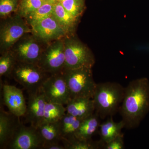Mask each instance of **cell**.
Wrapping results in <instances>:
<instances>
[{
	"label": "cell",
	"instance_id": "cell-5",
	"mask_svg": "<svg viewBox=\"0 0 149 149\" xmlns=\"http://www.w3.org/2000/svg\"><path fill=\"white\" fill-rule=\"evenodd\" d=\"M32 33L31 27L22 17L16 13L1 19L0 54L10 50L22 36Z\"/></svg>",
	"mask_w": 149,
	"mask_h": 149
},
{
	"label": "cell",
	"instance_id": "cell-11",
	"mask_svg": "<svg viewBox=\"0 0 149 149\" xmlns=\"http://www.w3.org/2000/svg\"><path fill=\"white\" fill-rule=\"evenodd\" d=\"M30 27L32 34L47 43L63 39L67 36L66 33L53 14Z\"/></svg>",
	"mask_w": 149,
	"mask_h": 149
},
{
	"label": "cell",
	"instance_id": "cell-23",
	"mask_svg": "<svg viewBox=\"0 0 149 149\" xmlns=\"http://www.w3.org/2000/svg\"><path fill=\"white\" fill-rule=\"evenodd\" d=\"M65 149H98L103 148L104 144L100 141L82 140L76 137L69 140L61 141Z\"/></svg>",
	"mask_w": 149,
	"mask_h": 149
},
{
	"label": "cell",
	"instance_id": "cell-2",
	"mask_svg": "<svg viewBox=\"0 0 149 149\" xmlns=\"http://www.w3.org/2000/svg\"><path fill=\"white\" fill-rule=\"evenodd\" d=\"M125 88L116 82L97 83L93 99L95 112L100 118L112 117L119 109Z\"/></svg>",
	"mask_w": 149,
	"mask_h": 149
},
{
	"label": "cell",
	"instance_id": "cell-28",
	"mask_svg": "<svg viewBox=\"0 0 149 149\" xmlns=\"http://www.w3.org/2000/svg\"><path fill=\"white\" fill-rule=\"evenodd\" d=\"M125 148L123 135L121 133L113 140L104 145L103 149H123Z\"/></svg>",
	"mask_w": 149,
	"mask_h": 149
},
{
	"label": "cell",
	"instance_id": "cell-20",
	"mask_svg": "<svg viewBox=\"0 0 149 149\" xmlns=\"http://www.w3.org/2000/svg\"><path fill=\"white\" fill-rule=\"evenodd\" d=\"M83 119L66 113L59 121L62 140H69L75 137V134Z\"/></svg>",
	"mask_w": 149,
	"mask_h": 149
},
{
	"label": "cell",
	"instance_id": "cell-10",
	"mask_svg": "<svg viewBox=\"0 0 149 149\" xmlns=\"http://www.w3.org/2000/svg\"><path fill=\"white\" fill-rule=\"evenodd\" d=\"M44 145L45 141L38 128L31 125L26 126L21 123L6 149H42Z\"/></svg>",
	"mask_w": 149,
	"mask_h": 149
},
{
	"label": "cell",
	"instance_id": "cell-27",
	"mask_svg": "<svg viewBox=\"0 0 149 149\" xmlns=\"http://www.w3.org/2000/svg\"><path fill=\"white\" fill-rule=\"evenodd\" d=\"M20 0H0V17L6 18L16 13Z\"/></svg>",
	"mask_w": 149,
	"mask_h": 149
},
{
	"label": "cell",
	"instance_id": "cell-8",
	"mask_svg": "<svg viewBox=\"0 0 149 149\" xmlns=\"http://www.w3.org/2000/svg\"><path fill=\"white\" fill-rule=\"evenodd\" d=\"M63 39L49 43L38 61V66L48 74L62 72L65 66Z\"/></svg>",
	"mask_w": 149,
	"mask_h": 149
},
{
	"label": "cell",
	"instance_id": "cell-16",
	"mask_svg": "<svg viewBox=\"0 0 149 149\" xmlns=\"http://www.w3.org/2000/svg\"><path fill=\"white\" fill-rule=\"evenodd\" d=\"M53 15L66 33L67 36L75 35L80 19L71 15L64 8L60 2L55 3Z\"/></svg>",
	"mask_w": 149,
	"mask_h": 149
},
{
	"label": "cell",
	"instance_id": "cell-7",
	"mask_svg": "<svg viewBox=\"0 0 149 149\" xmlns=\"http://www.w3.org/2000/svg\"><path fill=\"white\" fill-rule=\"evenodd\" d=\"M48 44L32 33H27L22 36L10 50L17 62L37 64Z\"/></svg>",
	"mask_w": 149,
	"mask_h": 149
},
{
	"label": "cell",
	"instance_id": "cell-19",
	"mask_svg": "<svg viewBox=\"0 0 149 149\" xmlns=\"http://www.w3.org/2000/svg\"><path fill=\"white\" fill-rule=\"evenodd\" d=\"M37 128L45 141L44 146L61 142L62 139L59 121L43 123L39 125Z\"/></svg>",
	"mask_w": 149,
	"mask_h": 149
},
{
	"label": "cell",
	"instance_id": "cell-18",
	"mask_svg": "<svg viewBox=\"0 0 149 149\" xmlns=\"http://www.w3.org/2000/svg\"><path fill=\"white\" fill-rule=\"evenodd\" d=\"M124 128H125V124L123 120L115 122L113 120L112 117H110L106 121L100 125V141L104 145L109 143L121 134V130Z\"/></svg>",
	"mask_w": 149,
	"mask_h": 149
},
{
	"label": "cell",
	"instance_id": "cell-25",
	"mask_svg": "<svg viewBox=\"0 0 149 149\" xmlns=\"http://www.w3.org/2000/svg\"><path fill=\"white\" fill-rule=\"evenodd\" d=\"M61 3L64 8L77 19H80L86 8L85 0H64Z\"/></svg>",
	"mask_w": 149,
	"mask_h": 149
},
{
	"label": "cell",
	"instance_id": "cell-31",
	"mask_svg": "<svg viewBox=\"0 0 149 149\" xmlns=\"http://www.w3.org/2000/svg\"><path fill=\"white\" fill-rule=\"evenodd\" d=\"M53 3H55L58 2V0H51Z\"/></svg>",
	"mask_w": 149,
	"mask_h": 149
},
{
	"label": "cell",
	"instance_id": "cell-14",
	"mask_svg": "<svg viewBox=\"0 0 149 149\" xmlns=\"http://www.w3.org/2000/svg\"><path fill=\"white\" fill-rule=\"evenodd\" d=\"M19 118L1 107L0 111V149H6L8 145L21 123Z\"/></svg>",
	"mask_w": 149,
	"mask_h": 149
},
{
	"label": "cell",
	"instance_id": "cell-24",
	"mask_svg": "<svg viewBox=\"0 0 149 149\" xmlns=\"http://www.w3.org/2000/svg\"><path fill=\"white\" fill-rule=\"evenodd\" d=\"M0 57V76L11 78L17 61L11 50L2 54Z\"/></svg>",
	"mask_w": 149,
	"mask_h": 149
},
{
	"label": "cell",
	"instance_id": "cell-12",
	"mask_svg": "<svg viewBox=\"0 0 149 149\" xmlns=\"http://www.w3.org/2000/svg\"><path fill=\"white\" fill-rule=\"evenodd\" d=\"M27 93V110L24 116L25 121L37 128L43 122L47 101L41 89Z\"/></svg>",
	"mask_w": 149,
	"mask_h": 149
},
{
	"label": "cell",
	"instance_id": "cell-29",
	"mask_svg": "<svg viewBox=\"0 0 149 149\" xmlns=\"http://www.w3.org/2000/svg\"><path fill=\"white\" fill-rule=\"evenodd\" d=\"M44 149H65L64 145H61L59 143H55L49 144V145H46L44 146L42 148Z\"/></svg>",
	"mask_w": 149,
	"mask_h": 149
},
{
	"label": "cell",
	"instance_id": "cell-15",
	"mask_svg": "<svg viewBox=\"0 0 149 149\" xmlns=\"http://www.w3.org/2000/svg\"><path fill=\"white\" fill-rule=\"evenodd\" d=\"M65 108L67 113L83 120L91 116L95 111L93 99L88 98H71Z\"/></svg>",
	"mask_w": 149,
	"mask_h": 149
},
{
	"label": "cell",
	"instance_id": "cell-13",
	"mask_svg": "<svg viewBox=\"0 0 149 149\" xmlns=\"http://www.w3.org/2000/svg\"><path fill=\"white\" fill-rule=\"evenodd\" d=\"M3 102L9 111L19 117L24 116L27 110V104L21 89L14 85H3Z\"/></svg>",
	"mask_w": 149,
	"mask_h": 149
},
{
	"label": "cell",
	"instance_id": "cell-26",
	"mask_svg": "<svg viewBox=\"0 0 149 149\" xmlns=\"http://www.w3.org/2000/svg\"><path fill=\"white\" fill-rule=\"evenodd\" d=\"M44 3L42 0H20L16 13L24 18Z\"/></svg>",
	"mask_w": 149,
	"mask_h": 149
},
{
	"label": "cell",
	"instance_id": "cell-1",
	"mask_svg": "<svg viewBox=\"0 0 149 149\" xmlns=\"http://www.w3.org/2000/svg\"><path fill=\"white\" fill-rule=\"evenodd\" d=\"M119 111L125 128L134 129L139 126L149 111L148 78H138L128 83Z\"/></svg>",
	"mask_w": 149,
	"mask_h": 149
},
{
	"label": "cell",
	"instance_id": "cell-6",
	"mask_svg": "<svg viewBox=\"0 0 149 149\" xmlns=\"http://www.w3.org/2000/svg\"><path fill=\"white\" fill-rule=\"evenodd\" d=\"M50 75L43 71L37 64L17 62L11 78L29 93L41 89L43 83Z\"/></svg>",
	"mask_w": 149,
	"mask_h": 149
},
{
	"label": "cell",
	"instance_id": "cell-32",
	"mask_svg": "<svg viewBox=\"0 0 149 149\" xmlns=\"http://www.w3.org/2000/svg\"><path fill=\"white\" fill-rule=\"evenodd\" d=\"M63 1H64V0H58V2H61Z\"/></svg>",
	"mask_w": 149,
	"mask_h": 149
},
{
	"label": "cell",
	"instance_id": "cell-9",
	"mask_svg": "<svg viewBox=\"0 0 149 149\" xmlns=\"http://www.w3.org/2000/svg\"><path fill=\"white\" fill-rule=\"evenodd\" d=\"M41 89L47 102L66 105L71 99L63 72L50 74L43 83Z\"/></svg>",
	"mask_w": 149,
	"mask_h": 149
},
{
	"label": "cell",
	"instance_id": "cell-22",
	"mask_svg": "<svg viewBox=\"0 0 149 149\" xmlns=\"http://www.w3.org/2000/svg\"><path fill=\"white\" fill-rule=\"evenodd\" d=\"M54 3H46L24 18L29 26L37 23L53 14Z\"/></svg>",
	"mask_w": 149,
	"mask_h": 149
},
{
	"label": "cell",
	"instance_id": "cell-21",
	"mask_svg": "<svg viewBox=\"0 0 149 149\" xmlns=\"http://www.w3.org/2000/svg\"><path fill=\"white\" fill-rule=\"evenodd\" d=\"M66 113V108L63 105L47 102L42 123L58 122Z\"/></svg>",
	"mask_w": 149,
	"mask_h": 149
},
{
	"label": "cell",
	"instance_id": "cell-4",
	"mask_svg": "<svg viewBox=\"0 0 149 149\" xmlns=\"http://www.w3.org/2000/svg\"><path fill=\"white\" fill-rule=\"evenodd\" d=\"M71 98L93 99L97 84L94 80L93 69L88 68L65 69L63 71Z\"/></svg>",
	"mask_w": 149,
	"mask_h": 149
},
{
	"label": "cell",
	"instance_id": "cell-30",
	"mask_svg": "<svg viewBox=\"0 0 149 149\" xmlns=\"http://www.w3.org/2000/svg\"><path fill=\"white\" fill-rule=\"evenodd\" d=\"M42 1L45 3H53L51 0H42Z\"/></svg>",
	"mask_w": 149,
	"mask_h": 149
},
{
	"label": "cell",
	"instance_id": "cell-17",
	"mask_svg": "<svg viewBox=\"0 0 149 149\" xmlns=\"http://www.w3.org/2000/svg\"><path fill=\"white\" fill-rule=\"evenodd\" d=\"M100 117L95 112L91 116L84 119L75 134L77 139L82 140H91L92 137L99 130Z\"/></svg>",
	"mask_w": 149,
	"mask_h": 149
},
{
	"label": "cell",
	"instance_id": "cell-3",
	"mask_svg": "<svg viewBox=\"0 0 149 149\" xmlns=\"http://www.w3.org/2000/svg\"><path fill=\"white\" fill-rule=\"evenodd\" d=\"M63 43L65 58L64 70L93 68L95 63V56L89 47L76 35L65 36Z\"/></svg>",
	"mask_w": 149,
	"mask_h": 149
}]
</instances>
